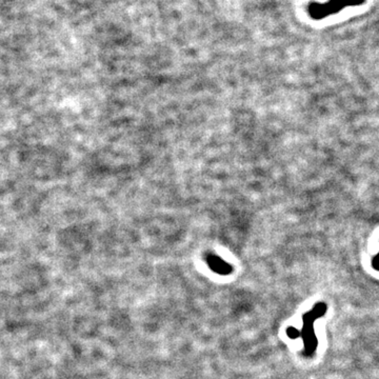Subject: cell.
Wrapping results in <instances>:
<instances>
[{"mask_svg":"<svg viewBox=\"0 0 379 379\" xmlns=\"http://www.w3.org/2000/svg\"><path fill=\"white\" fill-rule=\"evenodd\" d=\"M373 267L376 268L377 271H379V253L373 259Z\"/></svg>","mask_w":379,"mask_h":379,"instance_id":"obj_5","label":"cell"},{"mask_svg":"<svg viewBox=\"0 0 379 379\" xmlns=\"http://www.w3.org/2000/svg\"><path fill=\"white\" fill-rule=\"evenodd\" d=\"M365 2L366 0H328L327 3H311L308 7V14L312 19L321 20L339 13L344 8L361 6Z\"/></svg>","mask_w":379,"mask_h":379,"instance_id":"obj_2","label":"cell"},{"mask_svg":"<svg viewBox=\"0 0 379 379\" xmlns=\"http://www.w3.org/2000/svg\"><path fill=\"white\" fill-rule=\"evenodd\" d=\"M208 264L214 272L221 275H227L232 271V267L229 263L214 255L208 257Z\"/></svg>","mask_w":379,"mask_h":379,"instance_id":"obj_3","label":"cell"},{"mask_svg":"<svg viewBox=\"0 0 379 379\" xmlns=\"http://www.w3.org/2000/svg\"><path fill=\"white\" fill-rule=\"evenodd\" d=\"M287 334L290 338L292 339H296L298 337H300V332L296 329H294L293 327H290L288 330H287Z\"/></svg>","mask_w":379,"mask_h":379,"instance_id":"obj_4","label":"cell"},{"mask_svg":"<svg viewBox=\"0 0 379 379\" xmlns=\"http://www.w3.org/2000/svg\"><path fill=\"white\" fill-rule=\"evenodd\" d=\"M326 311L327 305L324 303H317V305L313 308V310L309 311L303 316L304 327L303 331L300 332V336H302L305 343L304 355L306 357H312L316 349H317L318 341L314 332V322L316 319L323 316Z\"/></svg>","mask_w":379,"mask_h":379,"instance_id":"obj_1","label":"cell"}]
</instances>
